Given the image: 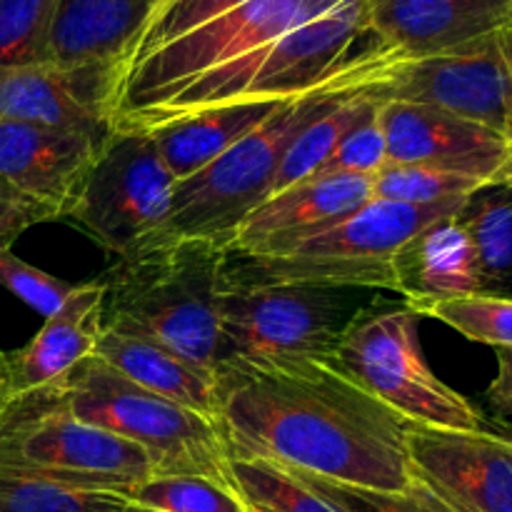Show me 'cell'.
Returning a JSON list of instances; mask_svg holds the SVG:
<instances>
[{"label": "cell", "mask_w": 512, "mask_h": 512, "mask_svg": "<svg viewBox=\"0 0 512 512\" xmlns=\"http://www.w3.org/2000/svg\"><path fill=\"white\" fill-rule=\"evenodd\" d=\"M423 318L450 325L473 343L512 348V298L495 293H468L440 300L408 303Z\"/></svg>", "instance_id": "26"}, {"label": "cell", "mask_w": 512, "mask_h": 512, "mask_svg": "<svg viewBox=\"0 0 512 512\" xmlns=\"http://www.w3.org/2000/svg\"><path fill=\"white\" fill-rule=\"evenodd\" d=\"M388 163L423 165L478 178L512 180V140L433 105L383 100L378 110Z\"/></svg>", "instance_id": "12"}, {"label": "cell", "mask_w": 512, "mask_h": 512, "mask_svg": "<svg viewBox=\"0 0 512 512\" xmlns=\"http://www.w3.org/2000/svg\"><path fill=\"white\" fill-rule=\"evenodd\" d=\"M153 0H60L48 63L63 68L108 65L123 55Z\"/></svg>", "instance_id": "20"}, {"label": "cell", "mask_w": 512, "mask_h": 512, "mask_svg": "<svg viewBox=\"0 0 512 512\" xmlns=\"http://www.w3.org/2000/svg\"><path fill=\"white\" fill-rule=\"evenodd\" d=\"M120 512H153V510H145V508H138V505H130V503H125V508L120 510Z\"/></svg>", "instance_id": "36"}, {"label": "cell", "mask_w": 512, "mask_h": 512, "mask_svg": "<svg viewBox=\"0 0 512 512\" xmlns=\"http://www.w3.org/2000/svg\"><path fill=\"white\" fill-rule=\"evenodd\" d=\"M508 48H510V55H512V33L508 35Z\"/></svg>", "instance_id": "37"}, {"label": "cell", "mask_w": 512, "mask_h": 512, "mask_svg": "<svg viewBox=\"0 0 512 512\" xmlns=\"http://www.w3.org/2000/svg\"><path fill=\"white\" fill-rule=\"evenodd\" d=\"M103 278L78 283L23 348L0 353V398L48 388L95 353L103 333Z\"/></svg>", "instance_id": "18"}, {"label": "cell", "mask_w": 512, "mask_h": 512, "mask_svg": "<svg viewBox=\"0 0 512 512\" xmlns=\"http://www.w3.org/2000/svg\"><path fill=\"white\" fill-rule=\"evenodd\" d=\"M220 263L223 248L180 235L115 260L100 275L105 283L103 328L155 340L215 378Z\"/></svg>", "instance_id": "4"}, {"label": "cell", "mask_w": 512, "mask_h": 512, "mask_svg": "<svg viewBox=\"0 0 512 512\" xmlns=\"http://www.w3.org/2000/svg\"><path fill=\"white\" fill-rule=\"evenodd\" d=\"M125 503L153 512H248L230 488L205 478H153L135 485Z\"/></svg>", "instance_id": "31"}, {"label": "cell", "mask_w": 512, "mask_h": 512, "mask_svg": "<svg viewBox=\"0 0 512 512\" xmlns=\"http://www.w3.org/2000/svg\"><path fill=\"white\" fill-rule=\"evenodd\" d=\"M93 355L118 370L130 383L140 385L160 398L173 400L183 408L195 410L205 418L218 420L213 375L203 373L165 345L140 338V335H125L103 328Z\"/></svg>", "instance_id": "21"}, {"label": "cell", "mask_w": 512, "mask_h": 512, "mask_svg": "<svg viewBox=\"0 0 512 512\" xmlns=\"http://www.w3.org/2000/svg\"><path fill=\"white\" fill-rule=\"evenodd\" d=\"M60 0H0V65L48 63Z\"/></svg>", "instance_id": "30"}, {"label": "cell", "mask_w": 512, "mask_h": 512, "mask_svg": "<svg viewBox=\"0 0 512 512\" xmlns=\"http://www.w3.org/2000/svg\"><path fill=\"white\" fill-rule=\"evenodd\" d=\"M420 320L423 315L405 300L373 305L348 325L335 348V363L408 423L480 433L483 415L430 370L420 350Z\"/></svg>", "instance_id": "9"}, {"label": "cell", "mask_w": 512, "mask_h": 512, "mask_svg": "<svg viewBox=\"0 0 512 512\" xmlns=\"http://www.w3.org/2000/svg\"><path fill=\"white\" fill-rule=\"evenodd\" d=\"M458 218L473 238L480 265V293L512 298V180L470 195Z\"/></svg>", "instance_id": "23"}, {"label": "cell", "mask_w": 512, "mask_h": 512, "mask_svg": "<svg viewBox=\"0 0 512 512\" xmlns=\"http://www.w3.org/2000/svg\"><path fill=\"white\" fill-rule=\"evenodd\" d=\"M48 388L73 418L138 445L148 455L153 478L185 475L233 490L218 420L130 383L95 355Z\"/></svg>", "instance_id": "6"}, {"label": "cell", "mask_w": 512, "mask_h": 512, "mask_svg": "<svg viewBox=\"0 0 512 512\" xmlns=\"http://www.w3.org/2000/svg\"><path fill=\"white\" fill-rule=\"evenodd\" d=\"M395 293L405 303L480 293L473 238L458 213L425 225L393 258Z\"/></svg>", "instance_id": "19"}, {"label": "cell", "mask_w": 512, "mask_h": 512, "mask_svg": "<svg viewBox=\"0 0 512 512\" xmlns=\"http://www.w3.org/2000/svg\"><path fill=\"white\" fill-rule=\"evenodd\" d=\"M218 288V368L335 358V348L348 325L368 308L383 303L378 290L365 288Z\"/></svg>", "instance_id": "7"}, {"label": "cell", "mask_w": 512, "mask_h": 512, "mask_svg": "<svg viewBox=\"0 0 512 512\" xmlns=\"http://www.w3.org/2000/svg\"><path fill=\"white\" fill-rule=\"evenodd\" d=\"M373 200V178L313 175L265 198L230 238L225 250L270 258L325 233Z\"/></svg>", "instance_id": "15"}, {"label": "cell", "mask_w": 512, "mask_h": 512, "mask_svg": "<svg viewBox=\"0 0 512 512\" xmlns=\"http://www.w3.org/2000/svg\"><path fill=\"white\" fill-rule=\"evenodd\" d=\"M485 400L493 418L512 430V348L498 350V375L485 390Z\"/></svg>", "instance_id": "35"}, {"label": "cell", "mask_w": 512, "mask_h": 512, "mask_svg": "<svg viewBox=\"0 0 512 512\" xmlns=\"http://www.w3.org/2000/svg\"><path fill=\"white\" fill-rule=\"evenodd\" d=\"M385 88H388V85H385ZM383 90L353 95V98L335 105L330 113L313 120V123L293 140V145H290L288 153H285L283 163H280L278 173H275L273 193L270 195L280 193V190L290 188V185L300 183V180L313 178V175L323 168L325 160L330 158V153L338 148L340 140H343L350 130H355L360 123H365V120L373 118V115L378 113L380 103H383Z\"/></svg>", "instance_id": "24"}, {"label": "cell", "mask_w": 512, "mask_h": 512, "mask_svg": "<svg viewBox=\"0 0 512 512\" xmlns=\"http://www.w3.org/2000/svg\"><path fill=\"white\" fill-rule=\"evenodd\" d=\"M388 165V148H385V133L380 125L378 113L350 130L338 148L330 153L323 168L315 175H365L375 178Z\"/></svg>", "instance_id": "33"}, {"label": "cell", "mask_w": 512, "mask_h": 512, "mask_svg": "<svg viewBox=\"0 0 512 512\" xmlns=\"http://www.w3.org/2000/svg\"><path fill=\"white\" fill-rule=\"evenodd\" d=\"M50 220L55 218L48 210L20 198L18 193L0 185V245H10L13 248L15 238H20L25 230L40 223H50Z\"/></svg>", "instance_id": "34"}, {"label": "cell", "mask_w": 512, "mask_h": 512, "mask_svg": "<svg viewBox=\"0 0 512 512\" xmlns=\"http://www.w3.org/2000/svg\"><path fill=\"white\" fill-rule=\"evenodd\" d=\"M295 475L338 512H460L420 475H415L413 483L400 493H380V490L333 483V480L315 478V475Z\"/></svg>", "instance_id": "28"}, {"label": "cell", "mask_w": 512, "mask_h": 512, "mask_svg": "<svg viewBox=\"0 0 512 512\" xmlns=\"http://www.w3.org/2000/svg\"><path fill=\"white\" fill-rule=\"evenodd\" d=\"M415 475L460 512H512V440L408 425Z\"/></svg>", "instance_id": "13"}, {"label": "cell", "mask_w": 512, "mask_h": 512, "mask_svg": "<svg viewBox=\"0 0 512 512\" xmlns=\"http://www.w3.org/2000/svg\"><path fill=\"white\" fill-rule=\"evenodd\" d=\"M368 0H153L105 85L110 133L285 103L380 48Z\"/></svg>", "instance_id": "1"}, {"label": "cell", "mask_w": 512, "mask_h": 512, "mask_svg": "<svg viewBox=\"0 0 512 512\" xmlns=\"http://www.w3.org/2000/svg\"><path fill=\"white\" fill-rule=\"evenodd\" d=\"M283 103H238L205 110L148 133L175 183L208 168L215 158L263 123Z\"/></svg>", "instance_id": "22"}, {"label": "cell", "mask_w": 512, "mask_h": 512, "mask_svg": "<svg viewBox=\"0 0 512 512\" xmlns=\"http://www.w3.org/2000/svg\"><path fill=\"white\" fill-rule=\"evenodd\" d=\"M370 28L408 58H433L512 33V0H368Z\"/></svg>", "instance_id": "16"}, {"label": "cell", "mask_w": 512, "mask_h": 512, "mask_svg": "<svg viewBox=\"0 0 512 512\" xmlns=\"http://www.w3.org/2000/svg\"><path fill=\"white\" fill-rule=\"evenodd\" d=\"M465 200L468 198L405 205L373 198L325 233L313 235L280 255L250 258L223 250L218 285H323L395 293V253L425 225L458 213Z\"/></svg>", "instance_id": "5"}, {"label": "cell", "mask_w": 512, "mask_h": 512, "mask_svg": "<svg viewBox=\"0 0 512 512\" xmlns=\"http://www.w3.org/2000/svg\"><path fill=\"white\" fill-rule=\"evenodd\" d=\"M488 183L470 175L445 173L423 165L388 163L373 178V198L405 205H435L445 200H463Z\"/></svg>", "instance_id": "29"}, {"label": "cell", "mask_w": 512, "mask_h": 512, "mask_svg": "<svg viewBox=\"0 0 512 512\" xmlns=\"http://www.w3.org/2000/svg\"><path fill=\"white\" fill-rule=\"evenodd\" d=\"M0 285L40 318H50L63 308L78 283H65V280L25 263L13 253L10 245H0Z\"/></svg>", "instance_id": "32"}, {"label": "cell", "mask_w": 512, "mask_h": 512, "mask_svg": "<svg viewBox=\"0 0 512 512\" xmlns=\"http://www.w3.org/2000/svg\"><path fill=\"white\" fill-rule=\"evenodd\" d=\"M108 65H0V120L108 138Z\"/></svg>", "instance_id": "17"}, {"label": "cell", "mask_w": 512, "mask_h": 512, "mask_svg": "<svg viewBox=\"0 0 512 512\" xmlns=\"http://www.w3.org/2000/svg\"><path fill=\"white\" fill-rule=\"evenodd\" d=\"M405 58L408 55L400 50L380 45L308 93L285 100L208 168L175 183L170 218L173 233L228 248L238 225L270 198L275 173L293 140L343 100L383 90Z\"/></svg>", "instance_id": "3"}, {"label": "cell", "mask_w": 512, "mask_h": 512, "mask_svg": "<svg viewBox=\"0 0 512 512\" xmlns=\"http://www.w3.org/2000/svg\"><path fill=\"white\" fill-rule=\"evenodd\" d=\"M230 485L248 512H338L293 470L268 460L230 458Z\"/></svg>", "instance_id": "25"}, {"label": "cell", "mask_w": 512, "mask_h": 512, "mask_svg": "<svg viewBox=\"0 0 512 512\" xmlns=\"http://www.w3.org/2000/svg\"><path fill=\"white\" fill-rule=\"evenodd\" d=\"M0 468L120 498L153 475L138 445L73 418L50 388L0 398Z\"/></svg>", "instance_id": "8"}, {"label": "cell", "mask_w": 512, "mask_h": 512, "mask_svg": "<svg viewBox=\"0 0 512 512\" xmlns=\"http://www.w3.org/2000/svg\"><path fill=\"white\" fill-rule=\"evenodd\" d=\"M0 353H3V350H0Z\"/></svg>", "instance_id": "38"}, {"label": "cell", "mask_w": 512, "mask_h": 512, "mask_svg": "<svg viewBox=\"0 0 512 512\" xmlns=\"http://www.w3.org/2000/svg\"><path fill=\"white\" fill-rule=\"evenodd\" d=\"M108 138L0 120V185L68 220Z\"/></svg>", "instance_id": "14"}, {"label": "cell", "mask_w": 512, "mask_h": 512, "mask_svg": "<svg viewBox=\"0 0 512 512\" xmlns=\"http://www.w3.org/2000/svg\"><path fill=\"white\" fill-rule=\"evenodd\" d=\"M383 100L433 105L512 140V55L508 35L433 58H405Z\"/></svg>", "instance_id": "11"}, {"label": "cell", "mask_w": 512, "mask_h": 512, "mask_svg": "<svg viewBox=\"0 0 512 512\" xmlns=\"http://www.w3.org/2000/svg\"><path fill=\"white\" fill-rule=\"evenodd\" d=\"M125 498L85 493L35 475L0 468V512H120Z\"/></svg>", "instance_id": "27"}, {"label": "cell", "mask_w": 512, "mask_h": 512, "mask_svg": "<svg viewBox=\"0 0 512 512\" xmlns=\"http://www.w3.org/2000/svg\"><path fill=\"white\" fill-rule=\"evenodd\" d=\"M215 398L230 458L268 460L380 493L413 483L410 423L335 358L223 365L215 370Z\"/></svg>", "instance_id": "2"}, {"label": "cell", "mask_w": 512, "mask_h": 512, "mask_svg": "<svg viewBox=\"0 0 512 512\" xmlns=\"http://www.w3.org/2000/svg\"><path fill=\"white\" fill-rule=\"evenodd\" d=\"M173 175L148 133H110L68 220L115 260L173 238Z\"/></svg>", "instance_id": "10"}]
</instances>
